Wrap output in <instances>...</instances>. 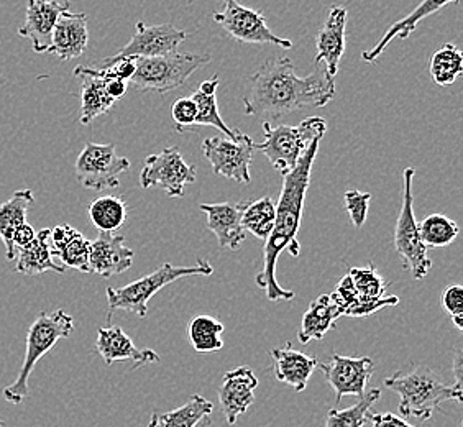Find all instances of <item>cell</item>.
Segmentation results:
<instances>
[{
	"instance_id": "obj_1",
	"label": "cell",
	"mask_w": 463,
	"mask_h": 427,
	"mask_svg": "<svg viewBox=\"0 0 463 427\" xmlns=\"http://www.w3.org/2000/svg\"><path fill=\"white\" fill-rule=\"evenodd\" d=\"M335 96V82L326 68L299 78L289 58L267 60L250 78L249 94L243 98L247 116L278 120L304 109L326 107Z\"/></svg>"
},
{
	"instance_id": "obj_2",
	"label": "cell",
	"mask_w": 463,
	"mask_h": 427,
	"mask_svg": "<svg viewBox=\"0 0 463 427\" xmlns=\"http://www.w3.org/2000/svg\"><path fill=\"white\" fill-rule=\"evenodd\" d=\"M321 140H316L306 150L298 166L283 176V187L278 199L277 217L273 231L265 243V259L263 270L260 271L255 281L257 285L265 289L267 298L271 303L279 301H293L296 293L288 291L278 283L277 265L279 255L288 250L291 257H299L301 245L298 242V233L301 229L303 221L304 203L306 195L311 185L312 165L319 152Z\"/></svg>"
},
{
	"instance_id": "obj_3",
	"label": "cell",
	"mask_w": 463,
	"mask_h": 427,
	"mask_svg": "<svg viewBox=\"0 0 463 427\" xmlns=\"http://www.w3.org/2000/svg\"><path fill=\"white\" fill-rule=\"evenodd\" d=\"M384 386L400 394L402 418L429 421L444 401L462 400L460 386H449L426 365H414L410 372H396L384 380Z\"/></svg>"
},
{
	"instance_id": "obj_4",
	"label": "cell",
	"mask_w": 463,
	"mask_h": 427,
	"mask_svg": "<svg viewBox=\"0 0 463 427\" xmlns=\"http://www.w3.org/2000/svg\"><path fill=\"white\" fill-rule=\"evenodd\" d=\"M74 330V320L68 312L58 309L54 312H42L27 332V350L24 365L18 372L15 382L4 388V400L10 404H20L30 394L28 380L35 365L52 348L61 340L68 338Z\"/></svg>"
},
{
	"instance_id": "obj_5",
	"label": "cell",
	"mask_w": 463,
	"mask_h": 427,
	"mask_svg": "<svg viewBox=\"0 0 463 427\" xmlns=\"http://www.w3.org/2000/svg\"><path fill=\"white\" fill-rule=\"evenodd\" d=\"M213 273L214 268L207 260L197 259L194 267H173L171 263H163L156 271L143 276L130 285L108 288V320L110 322L114 311L132 312L137 318L143 319L148 314L150 299L165 286L186 276H211Z\"/></svg>"
},
{
	"instance_id": "obj_6",
	"label": "cell",
	"mask_w": 463,
	"mask_h": 427,
	"mask_svg": "<svg viewBox=\"0 0 463 427\" xmlns=\"http://www.w3.org/2000/svg\"><path fill=\"white\" fill-rule=\"evenodd\" d=\"M326 132L327 124L322 117H309L296 127H275L269 122H263L265 142L257 143V150L267 157L273 168L286 176L298 166L312 143L324 138Z\"/></svg>"
},
{
	"instance_id": "obj_7",
	"label": "cell",
	"mask_w": 463,
	"mask_h": 427,
	"mask_svg": "<svg viewBox=\"0 0 463 427\" xmlns=\"http://www.w3.org/2000/svg\"><path fill=\"white\" fill-rule=\"evenodd\" d=\"M135 62L137 70L130 82L137 90L168 94L181 88L199 68L211 62V54L171 53Z\"/></svg>"
},
{
	"instance_id": "obj_8",
	"label": "cell",
	"mask_w": 463,
	"mask_h": 427,
	"mask_svg": "<svg viewBox=\"0 0 463 427\" xmlns=\"http://www.w3.org/2000/svg\"><path fill=\"white\" fill-rule=\"evenodd\" d=\"M416 169L406 168L402 175V204L400 217L396 221L394 231V250L402 259L404 268L411 270L416 280H424L432 268V260L429 259L428 247L420 241L419 223L414 215V197H412V179Z\"/></svg>"
},
{
	"instance_id": "obj_9",
	"label": "cell",
	"mask_w": 463,
	"mask_h": 427,
	"mask_svg": "<svg viewBox=\"0 0 463 427\" xmlns=\"http://www.w3.org/2000/svg\"><path fill=\"white\" fill-rule=\"evenodd\" d=\"M130 166V160L117 155L112 143L90 142L76 160V178L86 189H114L120 185V175L127 173Z\"/></svg>"
},
{
	"instance_id": "obj_10",
	"label": "cell",
	"mask_w": 463,
	"mask_h": 427,
	"mask_svg": "<svg viewBox=\"0 0 463 427\" xmlns=\"http://www.w3.org/2000/svg\"><path fill=\"white\" fill-rule=\"evenodd\" d=\"M196 181V166L189 165L176 147L146 157L140 173L143 189L161 187L170 197H183L184 187Z\"/></svg>"
},
{
	"instance_id": "obj_11",
	"label": "cell",
	"mask_w": 463,
	"mask_h": 427,
	"mask_svg": "<svg viewBox=\"0 0 463 427\" xmlns=\"http://www.w3.org/2000/svg\"><path fill=\"white\" fill-rule=\"evenodd\" d=\"M214 20L221 27L241 43L253 45H277L289 50L293 42L288 38L275 35L268 27L267 18L261 10H251L237 4L235 0H227L221 12H215Z\"/></svg>"
},
{
	"instance_id": "obj_12",
	"label": "cell",
	"mask_w": 463,
	"mask_h": 427,
	"mask_svg": "<svg viewBox=\"0 0 463 427\" xmlns=\"http://www.w3.org/2000/svg\"><path fill=\"white\" fill-rule=\"evenodd\" d=\"M255 150L257 143L253 142L249 135L241 132L237 140L211 137L203 142L205 160L211 163L214 175L233 179L239 185L251 183L250 165Z\"/></svg>"
},
{
	"instance_id": "obj_13",
	"label": "cell",
	"mask_w": 463,
	"mask_h": 427,
	"mask_svg": "<svg viewBox=\"0 0 463 427\" xmlns=\"http://www.w3.org/2000/svg\"><path fill=\"white\" fill-rule=\"evenodd\" d=\"M326 380L335 392V404L345 396L362 398L374 372L370 356H348L332 354L329 364H317Z\"/></svg>"
},
{
	"instance_id": "obj_14",
	"label": "cell",
	"mask_w": 463,
	"mask_h": 427,
	"mask_svg": "<svg viewBox=\"0 0 463 427\" xmlns=\"http://www.w3.org/2000/svg\"><path fill=\"white\" fill-rule=\"evenodd\" d=\"M189 33L175 27L171 24L161 25H146L138 22L135 25V35L127 45L118 50V53L110 58H134V60H146V58H158L166 54L176 53L178 46L186 40Z\"/></svg>"
},
{
	"instance_id": "obj_15",
	"label": "cell",
	"mask_w": 463,
	"mask_h": 427,
	"mask_svg": "<svg viewBox=\"0 0 463 427\" xmlns=\"http://www.w3.org/2000/svg\"><path fill=\"white\" fill-rule=\"evenodd\" d=\"M70 7V2L30 0L25 10V22L18 30V35L32 42L35 53H48L56 22Z\"/></svg>"
},
{
	"instance_id": "obj_16",
	"label": "cell",
	"mask_w": 463,
	"mask_h": 427,
	"mask_svg": "<svg viewBox=\"0 0 463 427\" xmlns=\"http://www.w3.org/2000/svg\"><path fill=\"white\" fill-rule=\"evenodd\" d=\"M257 386L259 378L250 366H239L223 375L222 384L219 386V403L229 426H233L255 403Z\"/></svg>"
},
{
	"instance_id": "obj_17",
	"label": "cell",
	"mask_w": 463,
	"mask_h": 427,
	"mask_svg": "<svg viewBox=\"0 0 463 427\" xmlns=\"http://www.w3.org/2000/svg\"><path fill=\"white\" fill-rule=\"evenodd\" d=\"M96 348L99 356L104 358L106 365L116 362H132V368L138 370L142 365L158 364L161 358L152 348H138L134 340L125 334L118 326H104L98 330Z\"/></svg>"
},
{
	"instance_id": "obj_18",
	"label": "cell",
	"mask_w": 463,
	"mask_h": 427,
	"mask_svg": "<svg viewBox=\"0 0 463 427\" xmlns=\"http://www.w3.org/2000/svg\"><path fill=\"white\" fill-rule=\"evenodd\" d=\"M135 251L125 245L122 235L99 233L98 239L90 242V273L112 278L122 275L134 263Z\"/></svg>"
},
{
	"instance_id": "obj_19",
	"label": "cell",
	"mask_w": 463,
	"mask_h": 427,
	"mask_svg": "<svg viewBox=\"0 0 463 427\" xmlns=\"http://www.w3.org/2000/svg\"><path fill=\"white\" fill-rule=\"evenodd\" d=\"M347 9L332 7L319 35L316 38V58L314 62H326V71L330 78H335L339 71L340 60L345 53V28H347Z\"/></svg>"
},
{
	"instance_id": "obj_20",
	"label": "cell",
	"mask_w": 463,
	"mask_h": 427,
	"mask_svg": "<svg viewBox=\"0 0 463 427\" xmlns=\"http://www.w3.org/2000/svg\"><path fill=\"white\" fill-rule=\"evenodd\" d=\"M245 204L247 201L199 205V209L207 215V229L217 237L221 249L237 250L245 241L247 232L241 225Z\"/></svg>"
},
{
	"instance_id": "obj_21",
	"label": "cell",
	"mask_w": 463,
	"mask_h": 427,
	"mask_svg": "<svg viewBox=\"0 0 463 427\" xmlns=\"http://www.w3.org/2000/svg\"><path fill=\"white\" fill-rule=\"evenodd\" d=\"M90 43V28L86 14L64 12L58 18L53 30L52 46L48 53L58 56L60 60H72L86 52Z\"/></svg>"
},
{
	"instance_id": "obj_22",
	"label": "cell",
	"mask_w": 463,
	"mask_h": 427,
	"mask_svg": "<svg viewBox=\"0 0 463 427\" xmlns=\"http://www.w3.org/2000/svg\"><path fill=\"white\" fill-rule=\"evenodd\" d=\"M271 358H273V374L277 376L278 382L293 388L296 393L306 390L314 370L319 364L317 358L306 356L303 352L293 348L291 342H286L285 347L273 348Z\"/></svg>"
},
{
	"instance_id": "obj_23",
	"label": "cell",
	"mask_w": 463,
	"mask_h": 427,
	"mask_svg": "<svg viewBox=\"0 0 463 427\" xmlns=\"http://www.w3.org/2000/svg\"><path fill=\"white\" fill-rule=\"evenodd\" d=\"M74 76L82 81L80 86V124L90 125L96 117L109 112L116 100L109 98L104 80L90 66H78Z\"/></svg>"
},
{
	"instance_id": "obj_24",
	"label": "cell",
	"mask_w": 463,
	"mask_h": 427,
	"mask_svg": "<svg viewBox=\"0 0 463 427\" xmlns=\"http://www.w3.org/2000/svg\"><path fill=\"white\" fill-rule=\"evenodd\" d=\"M50 229L36 232L35 241L32 242L25 249L18 250L15 259V271L25 276H36L54 271L62 275L66 268L54 263V251L50 243Z\"/></svg>"
},
{
	"instance_id": "obj_25",
	"label": "cell",
	"mask_w": 463,
	"mask_h": 427,
	"mask_svg": "<svg viewBox=\"0 0 463 427\" xmlns=\"http://www.w3.org/2000/svg\"><path fill=\"white\" fill-rule=\"evenodd\" d=\"M455 2L457 0H442V2L426 0V2L419 4L418 9L411 12L410 15H406L402 20L392 24V27L388 28V32L382 36L378 45L372 48V50H368V52H364L362 53V60L368 62H376L382 56V53H384V48L390 45L392 40H406V38H410L411 33L416 30L420 20L434 15L439 10H442L447 5L455 4Z\"/></svg>"
},
{
	"instance_id": "obj_26",
	"label": "cell",
	"mask_w": 463,
	"mask_h": 427,
	"mask_svg": "<svg viewBox=\"0 0 463 427\" xmlns=\"http://www.w3.org/2000/svg\"><path fill=\"white\" fill-rule=\"evenodd\" d=\"M33 203L35 197L30 189H18L4 204H0V239L5 245V257L9 261L17 259V250L12 243L14 232L27 223L28 207Z\"/></svg>"
},
{
	"instance_id": "obj_27",
	"label": "cell",
	"mask_w": 463,
	"mask_h": 427,
	"mask_svg": "<svg viewBox=\"0 0 463 427\" xmlns=\"http://www.w3.org/2000/svg\"><path fill=\"white\" fill-rule=\"evenodd\" d=\"M213 411L214 404L196 393L176 410L168 413L153 411L146 427H197L211 418Z\"/></svg>"
},
{
	"instance_id": "obj_28",
	"label": "cell",
	"mask_w": 463,
	"mask_h": 427,
	"mask_svg": "<svg viewBox=\"0 0 463 427\" xmlns=\"http://www.w3.org/2000/svg\"><path fill=\"white\" fill-rule=\"evenodd\" d=\"M217 88H219V74H214L213 78L204 81L199 84V88L194 90L191 99L194 100L197 109L196 122L194 127L199 125H209L219 128L222 134L227 135L229 140H237L241 130H232L231 127L223 122L222 117L219 114L217 107Z\"/></svg>"
},
{
	"instance_id": "obj_29",
	"label": "cell",
	"mask_w": 463,
	"mask_h": 427,
	"mask_svg": "<svg viewBox=\"0 0 463 427\" xmlns=\"http://www.w3.org/2000/svg\"><path fill=\"white\" fill-rule=\"evenodd\" d=\"M339 318V312L330 301L329 294H322L304 312L303 324L298 332L299 342L307 346L312 340H321L330 329L335 327V319Z\"/></svg>"
},
{
	"instance_id": "obj_30",
	"label": "cell",
	"mask_w": 463,
	"mask_h": 427,
	"mask_svg": "<svg viewBox=\"0 0 463 427\" xmlns=\"http://www.w3.org/2000/svg\"><path fill=\"white\" fill-rule=\"evenodd\" d=\"M277 217V204L271 197H261L259 201H247L243 215H241V225L243 231L253 233L257 239L268 241L269 233L273 231Z\"/></svg>"
},
{
	"instance_id": "obj_31",
	"label": "cell",
	"mask_w": 463,
	"mask_h": 427,
	"mask_svg": "<svg viewBox=\"0 0 463 427\" xmlns=\"http://www.w3.org/2000/svg\"><path fill=\"white\" fill-rule=\"evenodd\" d=\"M90 223L100 233H114L125 223L127 204L124 199L117 196L98 197L88 209Z\"/></svg>"
},
{
	"instance_id": "obj_32",
	"label": "cell",
	"mask_w": 463,
	"mask_h": 427,
	"mask_svg": "<svg viewBox=\"0 0 463 427\" xmlns=\"http://www.w3.org/2000/svg\"><path fill=\"white\" fill-rule=\"evenodd\" d=\"M187 334L199 354H211L223 347V324L211 316H196L189 322Z\"/></svg>"
},
{
	"instance_id": "obj_33",
	"label": "cell",
	"mask_w": 463,
	"mask_h": 427,
	"mask_svg": "<svg viewBox=\"0 0 463 427\" xmlns=\"http://www.w3.org/2000/svg\"><path fill=\"white\" fill-rule=\"evenodd\" d=\"M382 390L372 388L354 406L345 410H330L326 419V427H364L370 418V410L380 400Z\"/></svg>"
},
{
	"instance_id": "obj_34",
	"label": "cell",
	"mask_w": 463,
	"mask_h": 427,
	"mask_svg": "<svg viewBox=\"0 0 463 427\" xmlns=\"http://www.w3.org/2000/svg\"><path fill=\"white\" fill-rule=\"evenodd\" d=\"M458 223L444 214H430L422 223H419L420 241L426 247L432 249H442L450 245L458 237Z\"/></svg>"
},
{
	"instance_id": "obj_35",
	"label": "cell",
	"mask_w": 463,
	"mask_h": 427,
	"mask_svg": "<svg viewBox=\"0 0 463 427\" xmlns=\"http://www.w3.org/2000/svg\"><path fill=\"white\" fill-rule=\"evenodd\" d=\"M430 76L439 86H450L463 72V54L455 45H444L430 58Z\"/></svg>"
},
{
	"instance_id": "obj_36",
	"label": "cell",
	"mask_w": 463,
	"mask_h": 427,
	"mask_svg": "<svg viewBox=\"0 0 463 427\" xmlns=\"http://www.w3.org/2000/svg\"><path fill=\"white\" fill-rule=\"evenodd\" d=\"M348 276L354 283L358 298H362V299H382L384 298V291L388 285L376 271L374 265H368L365 268H352Z\"/></svg>"
},
{
	"instance_id": "obj_37",
	"label": "cell",
	"mask_w": 463,
	"mask_h": 427,
	"mask_svg": "<svg viewBox=\"0 0 463 427\" xmlns=\"http://www.w3.org/2000/svg\"><path fill=\"white\" fill-rule=\"evenodd\" d=\"M90 242L78 232L61 251L54 253V257L61 260L62 267L78 270L80 273H90Z\"/></svg>"
},
{
	"instance_id": "obj_38",
	"label": "cell",
	"mask_w": 463,
	"mask_h": 427,
	"mask_svg": "<svg viewBox=\"0 0 463 427\" xmlns=\"http://www.w3.org/2000/svg\"><path fill=\"white\" fill-rule=\"evenodd\" d=\"M370 203H372L370 193H362V191H356V189L345 193L344 204H345V211L350 215V221H352L355 229H362L364 223H366Z\"/></svg>"
},
{
	"instance_id": "obj_39",
	"label": "cell",
	"mask_w": 463,
	"mask_h": 427,
	"mask_svg": "<svg viewBox=\"0 0 463 427\" xmlns=\"http://www.w3.org/2000/svg\"><path fill=\"white\" fill-rule=\"evenodd\" d=\"M171 117H173V122L176 127V132L179 134L193 128L197 117L194 100L191 98H181L175 100V104L171 107Z\"/></svg>"
},
{
	"instance_id": "obj_40",
	"label": "cell",
	"mask_w": 463,
	"mask_h": 427,
	"mask_svg": "<svg viewBox=\"0 0 463 427\" xmlns=\"http://www.w3.org/2000/svg\"><path fill=\"white\" fill-rule=\"evenodd\" d=\"M400 298L398 296H384L382 299H362L358 298L355 303L352 304L345 311L347 318H368L374 312L388 308V306H398Z\"/></svg>"
},
{
	"instance_id": "obj_41",
	"label": "cell",
	"mask_w": 463,
	"mask_h": 427,
	"mask_svg": "<svg viewBox=\"0 0 463 427\" xmlns=\"http://www.w3.org/2000/svg\"><path fill=\"white\" fill-rule=\"evenodd\" d=\"M442 306L449 312L455 327L463 330V288L460 285L447 286L442 294Z\"/></svg>"
},
{
	"instance_id": "obj_42",
	"label": "cell",
	"mask_w": 463,
	"mask_h": 427,
	"mask_svg": "<svg viewBox=\"0 0 463 427\" xmlns=\"http://www.w3.org/2000/svg\"><path fill=\"white\" fill-rule=\"evenodd\" d=\"M50 231H52L50 232V243H52V249H53L54 253L61 251L78 233V231L71 227V225H68V223H60V225H56V227L50 229Z\"/></svg>"
},
{
	"instance_id": "obj_43",
	"label": "cell",
	"mask_w": 463,
	"mask_h": 427,
	"mask_svg": "<svg viewBox=\"0 0 463 427\" xmlns=\"http://www.w3.org/2000/svg\"><path fill=\"white\" fill-rule=\"evenodd\" d=\"M36 232L30 223H22L18 227L17 231L14 232V237H12V243H14V249L22 250L28 247L32 242L35 241Z\"/></svg>"
},
{
	"instance_id": "obj_44",
	"label": "cell",
	"mask_w": 463,
	"mask_h": 427,
	"mask_svg": "<svg viewBox=\"0 0 463 427\" xmlns=\"http://www.w3.org/2000/svg\"><path fill=\"white\" fill-rule=\"evenodd\" d=\"M368 421H372L373 427H414L408 421L398 418L396 414H392V413H386V414H372L370 413Z\"/></svg>"
},
{
	"instance_id": "obj_45",
	"label": "cell",
	"mask_w": 463,
	"mask_h": 427,
	"mask_svg": "<svg viewBox=\"0 0 463 427\" xmlns=\"http://www.w3.org/2000/svg\"><path fill=\"white\" fill-rule=\"evenodd\" d=\"M102 80H104V78H102ZM104 84H106L109 98L114 99L116 102L118 99L124 98L125 94H127V90H128V82H125V81L104 80Z\"/></svg>"
},
{
	"instance_id": "obj_46",
	"label": "cell",
	"mask_w": 463,
	"mask_h": 427,
	"mask_svg": "<svg viewBox=\"0 0 463 427\" xmlns=\"http://www.w3.org/2000/svg\"><path fill=\"white\" fill-rule=\"evenodd\" d=\"M462 350H460V348H457L454 358L455 384H457V386H460V388H462Z\"/></svg>"
},
{
	"instance_id": "obj_47",
	"label": "cell",
	"mask_w": 463,
	"mask_h": 427,
	"mask_svg": "<svg viewBox=\"0 0 463 427\" xmlns=\"http://www.w3.org/2000/svg\"><path fill=\"white\" fill-rule=\"evenodd\" d=\"M0 427H7V422L4 419H0Z\"/></svg>"
}]
</instances>
